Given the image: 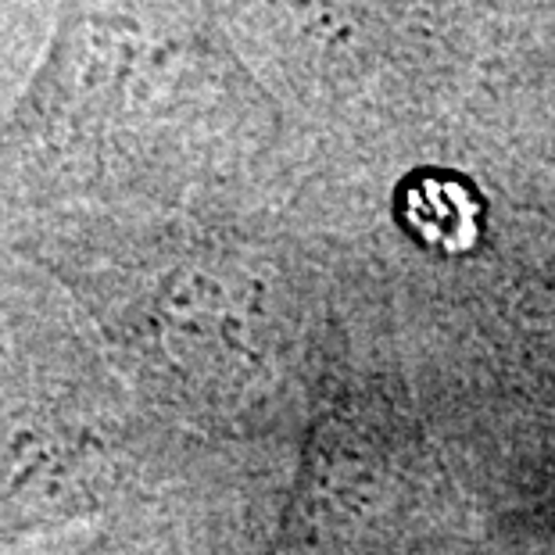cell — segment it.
Here are the masks:
<instances>
[{
	"instance_id": "obj_2",
	"label": "cell",
	"mask_w": 555,
	"mask_h": 555,
	"mask_svg": "<svg viewBox=\"0 0 555 555\" xmlns=\"http://www.w3.org/2000/svg\"><path fill=\"white\" fill-rule=\"evenodd\" d=\"M412 219L423 233L441 241H459L466 237V230L474 233V201L466 197V191H459L455 183H423L409 197Z\"/></svg>"
},
{
	"instance_id": "obj_1",
	"label": "cell",
	"mask_w": 555,
	"mask_h": 555,
	"mask_svg": "<svg viewBox=\"0 0 555 555\" xmlns=\"http://www.w3.org/2000/svg\"><path fill=\"white\" fill-rule=\"evenodd\" d=\"M68 441L54 427L22 362L11 323H0V548L51 519L65 499Z\"/></svg>"
}]
</instances>
